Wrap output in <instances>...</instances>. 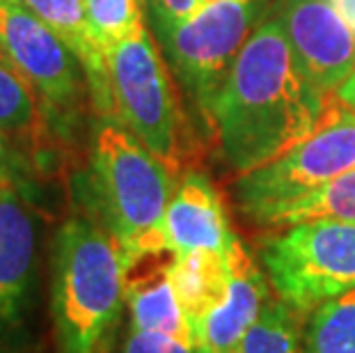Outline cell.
<instances>
[{
    "label": "cell",
    "mask_w": 355,
    "mask_h": 353,
    "mask_svg": "<svg viewBox=\"0 0 355 353\" xmlns=\"http://www.w3.org/2000/svg\"><path fill=\"white\" fill-rule=\"evenodd\" d=\"M330 92L300 69L277 19L248 37L211 106V124L236 175L261 168L314 131Z\"/></svg>",
    "instance_id": "6da1fadb"
},
{
    "label": "cell",
    "mask_w": 355,
    "mask_h": 353,
    "mask_svg": "<svg viewBox=\"0 0 355 353\" xmlns=\"http://www.w3.org/2000/svg\"><path fill=\"white\" fill-rule=\"evenodd\" d=\"M51 324L55 353H117L126 310V257L99 221L76 214L51 250Z\"/></svg>",
    "instance_id": "7a4b0ae2"
},
{
    "label": "cell",
    "mask_w": 355,
    "mask_h": 353,
    "mask_svg": "<svg viewBox=\"0 0 355 353\" xmlns=\"http://www.w3.org/2000/svg\"><path fill=\"white\" fill-rule=\"evenodd\" d=\"M175 170L152 154L117 117H103L89 152V186L99 223L122 246L126 261L165 252L161 223L177 189Z\"/></svg>",
    "instance_id": "3957f363"
},
{
    "label": "cell",
    "mask_w": 355,
    "mask_h": 353,
    "mask_svg": "<svg viewBox=\"0 0 355 353\" xmlns=\"http://www.w3.org/2000/svg\"><path fill=\"white\" fill-rule=\"evenodd\" d=\"M355 168V110L328 94L314 131L261 168L239 175L234 198L248 221L266 227L284 207L321 191Z\"/></svg>",
    "instance_id": "277c9868"
},
{
    "label": "cell",
    "mask_w": 355,
    "mask_h": 353,
    "mask_svg": "<svg viewBox=\"0 0 355 353\" xmlns=\"http://www.w3.org/2000/svg\"><path fill=\"white\" fill-rule=\"evenodd\" d=\"M115 117L177 172L188 154V119L175 80L147 26L105 51Z\"/></svg>",
    "instance_id": "5b68a950"
},
{
    "label": "cell",
    "mask_w": 355,
    "mask_h": 353,
    "mask_svg": "<svg viewBox=\"0 0 355 353\" xmlns=\"http://www.w3.org/2000/svg\"><path fill=\"white\" fill-rule=\"evenodd\" d=\"M275 296L298 314L355 289V223L319 218L279 227L261 246Z\"/></svg>",
    "instance_id": "8992f818"
},
{
    "label": "cell",
    "mask_w": 355,
    "mask_h": 353,
    "mask_svg": "<svg viewBox=\"0 0 355 353\" xmlns=\"http://www.w3.org/2000/svg\"><path fill=\"white\" fill-rule=\"evenodd\" d=\"M263 0H218L179 24L158 26L172 64L195 103L211 115L239 51L257 28Z\"/></svg>",
    "instance_id": "52a82bcc"
},
{
    "label": "cell",
    "mask_w": 355,
    "mask_h": 353,
    "mask_svg": "<svg viewBox=\"0 0 355 353\" xmlns=\"http://www.w3.org/2000/svg\"><path fill=\"white\" fill-rule=\"evenodd\" d=\"M0 49L49 103L69 108L78 101V58L21 0H0Z\"/></svg>",
    "instance_id": "ba28073f"
},
{
    "label": "cell",
    "mask_w": 355,
    "mask_h": 353,
    "mask_svg": "<svg viewBox=\"0 0 355 353\" xmlns=\"http://www.w3.org/2000/svg\"><path fill=\"white\" fill-rule=\"evenodd\" d=\"M277 21L307 78L337 92L355 71V21L344 7L337 0H284Z\"/></svg>",
    "instance_id": "9c48e42d"
},
{
    "label": "cell",
    "mask_w": 355,
    "mask_h": 353,
    "mask_svg": "<svg viewBox=\"0 0 355 353\" xmlns=\"http://www.w3.org/2000/svg\"><path fill=\"white\" fill-rule=\"evenodd\" d=\"M37 277V216L17 186L0 189V353L19 340Z\"/></svg>",
    "instance_id": "30bf717a"
},
{
    "label": "cell",
    "mask_w": 355,
    "mask_h": 353,
    "mask_svg": "<svg viewBox=\"0 0 355 353\" xmlns=\"http://www.w3.org/2000/svg\"><path fill=\"white\" fill-rule=\"evenodd\" d=\"M232 280L227 294L191 326L198 353H239L245 335L268 305V277L257 266L243 243L232 246Z\"/></svg>",
    "instance_id": "8fae6325"
},
{
    "label": "cell",
    "mask_w": 355,
    "mask_h": 353,
    "mask_svg": "<svg viewBox=\"0 0 355 353\" xmlns=\"http://www.w3.org/2000/svg\"><path fill=\"white\" fill-rule=\"evenodd\" d=\"M236 236L220 193L202 172H186L161 223V243L172 255L195 250L230 252Z\"/></svg>",
    "instance_id": "7c38bea8"
},
{
    "label": "cell",
    "mask_w": 355,
    "mask_h": 353,
    "mask_svg": "<svg viewBox=\"0 0 355 353\" xmlns=\"http://www.w3.org/2000/svg\"><path fill=\"white\" fill-rule=\"evenodd\" d=\"M172 252H147L126 261L128 328L179 337L193 344L191 324L170 277Z\"/></svg>",
    "instance_id": "4fadbf2b"
},
{
    "label": "cell",
    "mask_w": 355,
    "mask_h": 353,
    "mask_svg": "<svg viewBox=\"0 0 355 353\" xmlns=\"http://www.w3.org/2000/svg\"><path fill=\"white\" fill-rule=\"evenodd\" d=\"M21 3L33 10L71 49L85 71L94 106L101 110L103 117H115L108 55L92 28L85 0H21Z\"/></svg>",
    "instance_id": "5bb4252c"
},
{
    "label": "cell",
    "mask_w": 355,
    "mask_h": 353,
    "mask_svg": "<svg viewBox=\"0 0 355 353\" xmlns=\"http://www.w3.org/2000/svg\"><path fill=\"white\" fill-rule=\"evenodd\" d=\"M230 252L195 250L172 255L170 277L191 326L209 310H214L227 294L232 280Z\"/></svg>",
    "instance_id": "9a60e30c"
},
{
    "label": "cell",
    "mask_w": 355,
    "mask_h": 353,
    "mask_svg": "<svg viewBox=\"0 0 355 353\" xmlns=\"http://www.w3.org/2000/svg\"><path fill=\"white\" fill-rule=\"evenodd\" d=\"M303 353H355V289L305 314Z\"/></svg>",
    "instance_id": "2e32d148"
},
{
    "label": "cell",
    "mask_w": 355,
    "mask_h": 353,
    "mask_svg": "<svg viewBox=\"0 0 355 353\" xmlns=\"http://www.w3.org/2000/svg\"><path fill=\"white\" fill-rule=\"evenodd\" d=\"M319 218L355 223V168L332 179L321 191L284 207L270 218L266 227H286L293 223L319 221Z\"/></svg>",
    "instance_id": "e0dca14e"
},
{
    "label": "cell",
    "mask_w": 355,
    "mask_h": 353,
    "mask_svg": "<svg viewBox=\"0 0 355 353\" xmlns=\"http://www.w3.org/2000/svg\"><path fill=\"white\" fill-rule=\"evenodd\" d=\"M239 353H303L300 314L284 300H268L261 317L245 335Z\"/></svg>",
    "instance_id": "ac0fdd59"
},
{
    "label": "cell",
    "mask_w": 355,
    "mask_h": 353,
    "mask_svg": "<svg viewBox=\"0 0 355 353\" xmlns=\"http://www.w3.org/2000/svg\"><path fill=\"white\" fill-rule=\"evenodd\" d=\"M37 89L17 67L0 62V131L28 133L40 124V99Z\"/></svg>",
    "instance_id": "d6986e66"
},
{
    "label": "cell",
    "mask_w": 355,
    "mask_h": 353,
    "mask_svg": "<svg viewBox=\"0 0 355 353\" xmlns=\"http://www.w3.org/2000/svg\"><path fill=\"white\" fill-rule=\"evenodd\" d=\"M85 7L105 51L145 26L142 0H85Z\"/></svg>",
    "instance_id": "ffe728a7"
},
{
    "label": "cell",
    "mask_w": 355,
    "mask_h": 353,
    "mask_svg": "<svg viewBox=\"0 0 355 353\" xmlns=\"http://www.w3.org/2000/svg\"><path fill=\"white\" fill-rule=\"evenodd\" d=\"M117 353H198V349L179 337L128 328Z\"/></svg>",
    "instance_id": "44dd1931"
},
{
    "label": "cell",
    "mask_w": 355,
    "mask_h": 353,
    "mask_svg": "<svg viewBox=\"0 0 355 353\" xmlns=\"http://www.w3.org/2000/svg\"><path fill=\"white\" fill-rule=\"evenodd\" d=\"M149 3L154 7L158 26H170L195 17L204 7L218 3V0H149Z\"/></svg>",
    "instance_id": "7402d4cb"
},
{
    "label": "cell",
    "mask_w": 355,
    "mask_h": 353,
    "mask_svg": "<svg viewBox=\"0 0 355 353\" xmlns=\"http://www.w3.org/2000/svg\"><path fill=\"white\" fill-rule=\"evenodd\" d=\"M14 172H17V163H14V154L5 140V133L0 131V189L14 184Z\"/></svg>",
    "instance_id": "603a6c76"
},
{
    "label": "cell",
    "mask_w": 355,
    "mask_h": 353,
    "mask_svg": "<svg viewBox=\"0 0 355 353\" xmlns=\"http://www.w3.org/2000/svg\"><path fill=\"white\" fill-rule=\"evenodd\" d=\"M335 94L339 96V101H344L351 110H355V71L337 87Z\"/></svg>",
    "instance_id": "cb8c5ba5"
},
{
    "label": "cell",
    "mask_w": 355,
    "mask_h": 353,
    "mask_svg": "<svg viewBox=\"0 0 355 353\" xmlns=\"http://www.w3.org/2000/svg\"><path fill=\"white\" fill-rule=\"evenodd\" d=\"M0 62H10V60H7V55L3 53V49H0ZM12 64V62H10Z\"/></svg>",
    "instance_id": "d4e9b609"
}]
</instances>
